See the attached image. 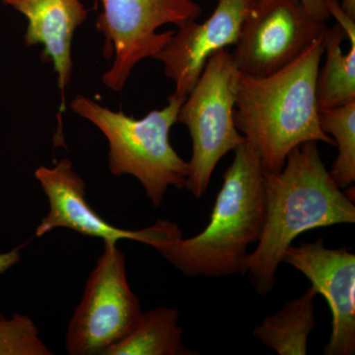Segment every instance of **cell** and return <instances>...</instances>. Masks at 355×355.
<instances>
[{
	"instance_id": "6da1fadb",
	"label": "cell",
	"mask_w": 355,
	"mask_h": 355,
	"mask_svg": "<svg viewBox=\"0 0 355 355\" xmlns=\"http://www.w3.org/2000/svg\"><path fill=\"white\" fill-rule=\"evenodd\" d=\"M266 220L256 249L247 254L243 275L268 295L287 248L312 229L354 224V198L343 193L327 170L318 142L296 146L282 171L263 172Z\"/></svg>"
},
{
	"instance_id": "7a4b0ae2",
	"label": "cell",
	"mask_w": 355,
	"mask_h": 355,
	"mask_svg": "<svg viewBox=\"0 0 355 355\" xmlns=\"http://www.w3.org/2000/svg\"><path fill=\"white\" fill-rule=\"evenodd\" d=\"M323 55L324 36L275 73L238 74L236 128L260 153L263 172L282 171L289 153L304 142L336 146L319 121L317 77Z\"/></svg>"
},
{
	"instance_id": "3957f363",
	"label": "cell",
	"mask_w": 355,
	"mask_h": 355,
	"mask_svg": "<svg viewBox=\"0 0 355 355\" xmlns=\"http://www.w3.org/2000/svg\"><path fill=\"white\" fill-rule=\"evenodd\" d=\"M234 153L207 227L187 239L178 236L157 249L188 277L242 273L249 247L263 233L266 207L260 153L247 139Z\"/></svg>"
},
{
	"instance_id": "277c9868",
	"label": "cell",
	"mask_w": 355,
	"mask_h": 355,
	"mask_svg": "<svg viewBox=\"0 0 355 355\" xmlns=\"http://www.w3.org/2000/svg\"><path fill=\"white\" fill-rule=\"evenodd\" d=\"M184 100L170 95L162 110H153L144 118L133 119L112 111L83 95L71 101L70 108L101 130L109 142V169L114 176L130 175L146 190L156 209L162 207L169 187L186 188L189 163L173 148L170 132L178 123Z\"/></svg>"
},
{
	"instance_id": "5b68a950",
	"label": "cell",
	"mask_w": 355,
	"mask_h": 355,
	"mask_svg": "<svg viewBox=\"0 0 355 355\" xmlns=\"http://www.w3.org/2000/svg\"><path fill=\"white\" fill-rule=\"evenodd\" d=\"M238 74L230 51H216L178 113L177 121L188 128L193 146L186 189L198 200L207 193L221 158L246 141L233 116Z\"/></svg>"
},
{
	"instance_id": "8992f818",
	"label": "cell",
	"mask_w": 355,
	"mask_h": 355,
	"mask_svg": "<svg viewBox=\"0 0 355 355\" xmlns=\"http://www.w3.org/2000/svg\"><path fill=\"white\" fill-rule=\"evenodd\" d=\"M103 12L96 27L105 38L106 58L114 62L102 81L114 92L123 90L132 69L146 58H155L175 31L158 33L162 26L178 28L197 21L202 7L195 0H100Z\"/></svg>"
},
{
	"instance_id": "52a82bcc",
	"label": "cell",
	"mask_w": 355,
	"mask_h": 355,
	"mask_svg": "<svg viewBox=\"0 0 355 355\" xmlns=\"http://www.w3.org/2000/svg\"><path fill=\"white\" fill-rule=\"evenodd\" d=\"M141 314L139 298L128 284L125 256L116 243L104 242V251L70 320L65 336L67 352L104 354L130 333Z\"/></svg>"
},
{
	"instance_id": "ba28073f",
	"label": "cell",
	"mask_w": 355,
	"mask_h": 355,
	"mask_svg": "<svg viewBox=\"0 0 355 355\" xmlns=\"http://www.w3.org/2000/svg\"><path fill=\"white\" fill-rule=\"evenodd\" d=\"M328 29L300 0L252 2L232 55L236 67L253 77L270 76L300 57Z\"/></svg>"
},
{
	"instance_id": "9c48e42d",
	"label": "cell",
	"mask_w": 355,
	"mask_h": 355,
	"mask_svg": "<svg viewBox=\"0 0 355 355\" xmlns=\"http://www.w3.org/2000/svg\"><path fill=\"white\" fill-rule=\"evenodd\" d=\"M35 177L50 205L48 214L36 229L37 237H43L55 228H67L81 235L101 238L104 242L133 240L157 249L182 235L177 224L162 219L140 230H127L108 223L89 205L86 184L69 159H62L51 168L41 166L35 171Z\"/></svg>"
},
{
	"instance_id": "30bf717a",
	"label": "cell",
	"mask_w": 355,
	"mask_h": 355,
	"mask_svg": "<svg viewBox=\"0 0 355 355\" xmlns=\"http://www.w3.org/2000/svg\"><path fill=\"white\" fill-rule=\"evenodd\" d=\"M282 263L310 280L331 312V333L324 355L355 354V254L345 248L330 249L323 239L289 246Z\"/></svg>"
},
{
	"instance_id": "8fae6325",
	"label": "cell",
	"mask_w": 355,
	"mask_h": 355,
	"mask_svg": "<svg viewBox=\"0 0 355 355\" xmlns=\"http://www.w3.org/2000/svg\"><path fill=\"white\" fill-rule=\"evenodd\" d=\"M216 1L210 17L178 28L155 57L164 64L166 76L175 83L173 95L181 99L190 94L210 57L236 44L252 3L251 0Z\"/></svg>"
},
{
	"instance_id": "7c38bea8",
	"label": "cell",
	"mask_w": 355,
	"mask_h": 355,
	"mask_svg": "<svg viewBox=\"0 0 355 355\" xmlns=\"http://www.w3.org/2000/svg\"><path fill=\"white\" fill-rule=\"evenodd\" d=\"M22 14L28 21L26 46L42 44V60L53 64L58 86L62 94L58 114V135L55 142L64 144L62 116L65 107V89L71 81V49L74 33L87 19L88 11L80 0H0Z\"/></svg>"
},
{
	"instance_id": "4fadbf2b",
	"label": "cell",
	"mask_w": 355,
	"mask_h": 355,
	"mask_svg": "<svg viewBox=\"0 0 355 355\" xmlns=\"http://www.w3.org/2000/svg\"><path fill=\"white\" fill-rule=\"evenodd\" d=\"M317 295L314 287H308L302 295L287 302L279 312L266 317L254 328V338L279 355L307 354L308 338L316 324Z\"/></svg>"
},
{
	"instance_id": "5bb4252c",
	"label": "cell",
	"mask_w": 355,
	"mask_h": 355,
	"mask_svg": "<svg viewBox=\"0 0 355 355\" xmlns=\"http://www.w3.org/2000/svg\"><path fill=\"white\" fill-rule=\"evenodd\" d=\"M179 312L159 307L142 312L128 335L105 350L103 355H193L182 340Z\"/></svg>"
},
{
	"instance_id": "9a60e30c",
	"label": "cell",
	"mask_w": 355,
	"mask_h": 355,
	"mask_svg": "<svg viewBox=\"0 0 355 355\" xmlns=\"http://www.w3.org/2000/svg\"><path fill=\"white\" fill-rule=\"evenodd\" d=\"M347 38L340 25L328 28L324 35L326 62L317 77V99L320 110L336 108L355 100V44L343 53Z\"/></svg>"
},
{
	"instance_id": "2e32d148",
	"label": "cell",
	"mask_w": 355,
	"mask_h": 355,
	"mask_svg": "<svg viewBox=\"0 0 355 355\" xmlns=\"http://www.w3.org/2000/svg\"><path fill=\"white\" fill-rule=\"evenodd\" d=\"M320 125L338 147V156L330 174L340 189L352 187L355 181V100L336 107L320 110Z\"/></svg>"
},
{
	"instance_id": "e0dca14e",
	"label": "cell",
	"mask_w": 355,
	"mask_h": 355,
	"mask_svg": "<svg viewBox=\"0 0 355 355\" xmlns=\"http://www.w3.org/2000/svg\"><path fill=\"white\" fill-rule=\"evenodd\" d=\"M34 322L25 315L0 316V355H51Z\"/></svg>"
},
{
	"instance_id": "ac0fdd59",
	"label": "cell",
	"mask_w": 355,
	"mask_h": 355,
	"mask_svg": "<svg viewBox=\"0 0 355 355\" xmlns=\"http://www.w3.org/2000/svg\"><path fill=\"white\" fill-rule=\"evenodd\" d=\"M324 4L330 16H334L343 28L350 44H355V20L343 10L338 0H324Z\"/></svg>"
},
{
	"instance_id": "d6986e66",
	"label": "cell",
	"mask_w": 355,
	"mask_h": 355,
	"mask_svg": "<svg viewBox=\"0 0 355 355\" xmlns=\"http://www.w3.org/2000/svg\"><path fill=\"white\" fill-rule=\"evenodd\" d=\"M307 12L317 19L326 21L330 19V14L324 7V0H300Z\"/></svg>"
},
{
	"instance_id": "ffe728a7",
	"label": "cell",
	"mask_w": 355,
	"mask_h": 355,
	"mask_svg": "<svg viewBox=\"0 0 355 355\" xmlns=\"http://www.w3.org/2000/svg\"><path fill=\"white\" fill-rule=\"evenodd\" d=\"M21 259V248H15L7 253L0 254V275L10 270L19 263Z\"/></svg>"
},
{
	"instance_id": "44dd1931",
	"label": "cell",
	"mask_w": 355,
	"mask_h": 355,
	"mask_svg": "<svg viewBox=\"0 0 355 355\" xmlns=\"http://www.w3.org/2000/svg\"><path fill=\"white\" fill-rule=\"evenodd\" d=\"M343 10L345 11L352 19L355 20V0H342L340 2Z\"/></svg>"
},
{
	"instance_id": "7402d4cb",
	"label": "cell",
	"mask_w": 355,
	"mask_h": 355,
	"mask_svg": "<svg viewBox=\"0 0 355 355\" xmlns=\"http://www.w3.org/2000/svg\"><path fill=\"white\" fill-rule=\"evenodd\" d=\"M252 2L254 1V0H251Z\"/></svg>"
}]
</instances>
